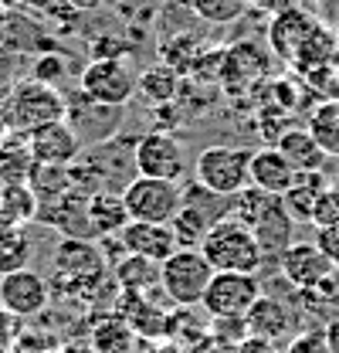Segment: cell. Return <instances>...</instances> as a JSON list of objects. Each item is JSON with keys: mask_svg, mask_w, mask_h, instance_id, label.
Wrapping results in <instances>:
<instances>
[{"mask_svg": "<svg viewBox=\"0 0 339 353\" xmlns=\"http://www.w3.org/2000/svg\"><path fill=\"white\" fill-rule=\"evenodd\" d=\"M68 112V99L38 79H17L0 99V126L10 136H28L38 126L58 123Z\"/></svg>", "mask_w": 339, "mask_h": 353, "instance_id": "6da1fadb", "label": "cell"}, {"mask_svg": "<svg viewBox=\"0 0 339 353\" xmlns=\"http://www.w3.org/2000/svg\"><path fill=\"white\" fill-rule=\"evenodd\" d=\"M268 44H271V51H275L278 58L309 68V65L329 58V51H333V34H329L322 24H316L305 10L285 7V10H278L275 21H271Z\"/></svg>", "mask_w": 339, "mask_h": 353, "instance_id": "7a4b0ae2", "label": "cell"}, {"mask_svg": "<svg viewBox=\"0 0 339 353\" xmlns=\"http://www.w3.org/2000/svg\"><path fill=\"white\" fill-rule=\"evenodd\" d=\"M201 252L211 262L214 272H251V275H258L265 268V255L258 248L254 231L238 218L217 221L207 231Z\"/></svg>", "mask_w": 339, "mask_h": 353, "instance_id": "3957f363", "label": "cell"}, {"mask_svg": "<svg viewBox=\"0 0 339 353\" xmlns=\"http://www.w3.org/2000/svg\"><path fill=\"white\" fill-rule=\"evenodd\" d=\"M194 180L220 197H234L251 183V150L245 146H207L194 160Z\"/></svg>", "mask_w": 339, "mask_h": 353, "instance_id": "277c9868", "label": "cell"}, {"mask_svg": "<svg viewBox=\"0 0 339 353\" xmlns=\"http://www.w3.org/2000/svg\"><path fill=\"white\" fill-rule=\"evenodd\" d=\"M214 268L201 248H176L167 262L160 265V285L173 306H201L204 292L211 285Z\"/></svg>", "mask_w": 339, "mask_h": 353, "instance_id": "5b68a950", "label": "cell"}, {"mask_svg": "<svg viewBox=\"0 0 339 353\" xmlns=\"http://www.w3.org/2000/svg\"><path fill=\"white\" fill-rule=\"evenodd\" d=\"M123 201L132 221H153L170 224L183 208V187L176 180H156V176H132L123 190Z\"/></svg>", "mask_w": 339, "mask_h": 353, "instance_id": "8992f818", "label": "cell"}, {"mask_svg": "<svg viewBox=\"0 0 339 353\" xmlns=\"http://www.w3.org/2000/svg\"><path fill=\"white\" fill-rule=\"evenodd\" d=\"M136 79L123 58H95L88 61L79 75V88L85 99L109 105V109H123L129 105V99L136 95Z\"/></svg>", "mask_w": 339, "mask_h": 353, "instance_id": "52a82bcc", "label": "cell"}, {"mask_svg": "<svg viewBox=\"0 0 339 353\" xmlns=\"http://www.w3.org/2000/svg\"><path fill=\"white\" fill-rule=\"evenodd\" d=\"M261 292H265V285L251 272H214L201 306L214 319H245Z\"/></svg>", "mask_w": 339, "mask_h": 353, "instance_id": "ba28073f", "label": "cell"}, {"mask_svg": "<svg viewBox=\"0 0 339 353\" xmlns=\"http://www.w3.org/2000/svg\"><path fill=\"white\" fill-rule=\"evenodd\" d=\"M187 170L183 143L170 130L143 132L136 139V176H156V180H176Z\"/></svg>", "mask_w": 339, "mask_h": 353, "instance_id": "9c48e42d", "label": "cell"}, {"mask_svg": "<svg viewBox=\"0 0 339 353\" xmlns=\"http://www.w3.org/2000/svg\"><path fill=\"white\" fill-rule=\"evenodd\" d=\"M278 275L296 289V292H305V289H316L322 285L326 279H333L339 268L329 262V255L316 245V241H292L282 259H278Z\"/></svg>", "mask_w": 339, "mask_h": 353, "instance_id": "30bf717a", "label": "cell"}, {"mask_svg": "<svg viewBox=\"0 0 339 353\" xmlns=\"http://www.w3.org/2000/svg\"><path fill=\"white\" fill-rule=\"evenodd\" d=\"M48 299H51V282L31 265L17 268L10 275H0V309H7L10 316H17V319L38 316L48 306Z\"/></svg>", "mask_w": 339, "mask_h": 353, "instance_id": "8fae6325", "label": "cell"}, {"mask_svg": "<svg viewBox=\"0 0 339 353\" xmlns=\"http://www.w3.org/2000/svg\"><path fill=\"white\" fill-rule=\"evenodd\" d=\"M24 143L31 150L34 167H72L75 157L82 153V139H79V132L72 130L68 119L38 126L34 132L24 136Z\"/></svg>", "mask_w": 339, "mask_h": 353, "instance_id": "7c38bea8", "label": "cell"}, {"mask_svg": "<svg viewBox=\"0 0 339 353\" xmlns=\"http://www.w3.org/2000/svg\"><path fill=\"white\" fill-rule=\"evenodd\" d=\"M296 323H298V312L285 299L271 296V292H261L254 299V306L248 309L245 316V326L251 336H261V340H292L296 336Z\"/></svg>", "mask_w": 339, "mask_h": 353, "instance_id": "4fadbf2b", "label": "cell"}, {"mask_svg": "<svg viewBox=\"0 0 339 353\" xmlns=\"http://www.w3.org/2000/svg\"><path fill=\"white\" fill-rule=\"evenodd\" d=\"M251 231H254V238H258V248H261L265 262L278 265L282 252L296 241V238H292V234H296V218L289 214V208H285L282 197H271V201L265 204V211L258 214V221L251 224Z\"/></svg>", "mask_w": 339, "mask_h": 353, "instance_id": "5bb4252c", "label": "cell"}, {"mask_svg": "<svg viewBox=\"0 0 339 353\" xmlns=\"http://www.w3.org/2000/svg\"><path fill=\"white\" fill-rule=\"evenodd\" d=\"M116 238H119L123 252L143 255V259H150V262H156V265H163L180 248L173 228L170 224H153V221H129Z\"/></svg>", "mask_w": 339, "mask_h": 353, "instance_id": "9a60e30c", "label": "cell"}, {"mask_svg": "<svg viewBox=\"0 0 339 353\" xmlns=\"http://www.w3.org/2000/svg\"><path fill=\"white\" fill-rule=\"evenodd\" d=\"M296 176H298V170L289 163V157H285L278 146L251 150V183L258 190L282 197V194L296 183Z\"/></svg>", "mask_w": 339, "mask_h": 353, "instance_id": "2e32d148", "label": "cell"}, {"mask_svg": "<svg viewBox=\"0 0 339 353\" xmlns=\"http://www.w3.org/2000/svg\"><path fill=\"white\" fill-rule=\"evenodd\" d=\"M329 190V180L322 170H302L296 176V183L282 194V201H285V208H289V214L296 221H305V224H312V214H316V204L322 201V194Z\"/></svg>", "mask_w": 339, "mask_h": 353, "instance_id": "e0dca14e", "label": "cell"}, {"mask_svg": "<svg viewBox=\"0 0 339 353\" xmlns=\"http://www.w3.org/2000/svg\"><path fill=\"white\" fill-rule=\"evenodd\" d=\"M129 208L123 201V194L116 190H99L88 197V224H92V234L99 238H112L119 234L123 228L129 224Z\"/></svg>", "mask_w": 339, "mask_h": 353, "instance_id": "ac0fdd59", "label": "cell"}, {"mask_svg": "<svg viewBox=\"0 0 339 353\" xmlns=\"http://www.w3.org/2000/svg\"><path fill=\"white\" fill-rule=\"evenodd\" d=\"M298 312L312 316L316 326L339 323V272L333 275V279H326L322 285L298 292Z\"/></svg>", "mask_w": 339, "mask_h": 353, "instance_id": "d6986e66", "label": "cell"}, {"mask_svg": "<svg viewBox=\"0 0 339 353\" xmlns=\"http://www.w3.org/2000/svg\"><path fill=\"white\" fill-rule=\"evenodd\" d=\"M275 146L289 157V163L296 167L298 174H302V170H322V163H326L322 146L316 143V136L309 130H285L278 136Z\"/></svg>", "mask_w": 339, "mask_h": 353, "instance_id": "ffe728a7", "label": "cell"}, {"mask_svg": "<svg viewBox=\"0 0 339 353\" xmlns=\"http://www.w3.org/2000/svg\"><path fill=\"white\" fill-rule=\"evenodd\" d=\"M112 275H116V282H119L123 292H136V296L150 292V289L160 282L156 262H150V259H143V255H129V252L112 265Z\"/></svg>", "mask_w": 339, "mask_h": 353, "instance_id": "44dd1931", "label": "cell"}, {"mask_svg": "<svg viewBox=\"0 0 339 353\" xmlns=\"http://www.w3.org/2000/svg\"><path fill=\"white\" fill-rule=\"evenodd\" d=\"M34 174V160L31 150L21 139H3L0 143V187H14V183H28Z\"/></svg>", "mask_w": 339, "mask_h": 353, "instance_id": "7402d4cb", "label": "cell"}, {"mask_svg": "<svg viewBox=\"0 0 339 353\" xmlns=\"http://www.w3.org/2000/svg\"><path fill=\"white\" fill-rule=\"evenodd\" d=\"M176 72L170 65H150L139 79H136V95H143L150 105H170L176 99Z\"/></svg>", "mask_w": 339, "mask_h": 353, "instance_id": "603a6c76", "label": "cell"}, {"mask_svg": "<svg viewBox=\"0 0 339 353\" xmlns=\"http://www.w3.org/2000/svg\"><path fill=\"white\" fill-rule=\"evenodd\" d=\"M28 259H31V241L21 231V224L0 221V275L28 268Z\"/></svg>", "mask_w": 339, "mask_h": 353, "instance_id": "cb8c5ba5", "label": "cell"}, {"mask_svg": "<svg viewBox=\"0 0 339 353\" xmlns=\"http://www.w3.org/2000/svg\"><path fill=\"white\" fill-rule=\"evenodd\" d=\"M28 218H38V194L31 190V183L0 187V221L21 224Z\"/></svg>", "mask_w": 339, "mask_h": 353, "instance_id": "d4e9b609", "label": "cell"}, {"mask_svg": "<svg viewBox=\"0 0 339 353\" xmlns=\"http://www.w3.org/2000/svg\"><path fill=\"white\" fill-rule=\"evenodd\" d=\"M132 340H136V333H132V326L123 316H109V319H102L92 330L95 353H129L132 350Z\"/></svg>", "mask_w": 339, "mask_h": 353, "instance_id": "484cf974", "label": "cell"}, {"mask_svg": "<svg viewBox=\"0 0 339 353\" xmlns=\"http://www.w3.org/2000/svg\"><path fill=\"white\" fill-rule=\"evenodd\" d=\"M305 130L316 136V143L322 146L326 157H339V102H322L312 116Z\"/></svg>", "mask_w": 339, "mask_h": 353, "instance_id": "4316f807", "label": "cell"}, {"mask_svg": "<svg viewBox=\"0 0 339 353\" xmlns=\"http://www.w3.org/2000/svg\"><path fill=\"white\" fill-rule=\"evenodd\" d=\"M248 7V0H190V10L207 24H234L245 17Z\"/></svg>", "mask_w": 339, "mask_h": 353, "instance_id": "83f0119b", "label": "cell"}, {"mask_svg": "<svg viewBox=\"0 0 339 353\" xmlns=\"http://www.w3.org/2000/svg\"><path fill=\"white\" fill-rule=\"evenodd\" d=\"M285 353H336V350L329 343L326 326H309V330H298L296 336L289 340Z\"/></svg>", "mask_w": 339, "mask_h": 353, "instance_id": "f1b7e54d", "label": "cell"}, {"mask_svg": "<svg viewBox=\"0 0 339 353\" xmlns=\"http://www.w3.org/2000/svg\"><path fill=\"white\" fill-rule=\"evenodd\" d=\"M65 75H68V61H65V54H58V51L38 54V61H34V68H31V79H38V82L54 85V88H58V82H65Z\"/></svg>", "mask_w": 339, "mask_h": 353, "instance_id": "f546056e", "label": "cell"}, {"mask_svg": "<svg viewBox=\"0 0 339 353\" xmlns=\"http://www.w3.org/2000/svg\"><path fill=\"white\" fill-rule=\"evenodd\" d=\"M312 224H316V228H329V224H339V201L333 197V190H326V194H322V201L316 204Z\"/></svg>", "mask_w": 339, "mask_h": 353, "instance_id": "4dcf8cb0", "label": "cell"}, {"mask_svg": "<svg viewBox=\"0 0 339 353\" xmlns=\"http://www.w3.org/2000/svg\"><path fill=\"white\" fill-rule=\"evenodd\" d=\"M316 245L329 255V262L339 268V224H329V228H316Z\"/></svg>", "mask_w": 339, "mask_h": 353, "instance_id": "1f68e13d", "label": "cell"}, {"mask_svg": "<svg viewBox=\"0 0 339 353\" xmlns=\"http://www.w3.org/2000/svg\"><path fill=\"white\" fill-rule=\"evenodd\" d=\"M234 353H285V350H278V343H271V340H261V336H245L238 347H234Z\"/></svg>", "mask_w": 339, "mask_h": 353, "instance_id": "d6a6232c", "label": "cell"}, {"mask_svg": "<svg viewBox=\"0 0 339 353\" xmlns=\"http://www.w3.org/2000/svg\"><path fill=\"white\" fill-rule=\"evenodd\" d=\"M248 3L258 7V10H268V14H278V10L289 7V0H248Z\"/></svg>", "mask_w": 339, "mask_h": 353, "instance_id": "836d02e7", "label": "cell"}, {"mask_svg": "<svg viewBox=\"0 0 339 353\" xmlns=\"http://www.w3.org/2000/svg\"><path fill=\"white\" fill-rule=\"evenodd\" d=\"M68 7H75L79 14H88V10H99V7H105L109 0H65Z\"/></svg>", "mask_w": 339, "mask_h": 353, "instance_id": "e575fe53", "label": "cell"}, {"mask_svg": "<svg viewBox=\"0 0 339 353\" xmlns=\"http://www.w3.org/2000/svg\"><path fill=\"white\" fill-rule=\"evenodd\" d=\"M54 3H58V0H24V10H51V7H54Z\"/></svg>", "mask_w": 339, "mask_h": 353, "instance_id": "d590c367", "label": "cell"}, {"mask_svg": "<svg viewBox=\"0 0 339 353\" xmlns=\"http://www.w3.org/2000/svg\"><path fill=\"white\" fill-rule=\"evenodd\" d=\"M326 333H329V343H333V350L339 353V323H329V326H326Z\"/></svg>", "mask_w": 339, "mask_h": 353, "instance_id": "8d00e7d4", "label": "cell"}, {"mask_svg": "<svg viewBox=\"0 0 339 353\" xmlns=\"http://www.w3.org/2000/svg\"><path fill=\"white\" fill-rule=\"evenodd\" d=\"M3 10H24V0H0Z\"/></svg>", "mask_w": 339, "mask_h": 353, "instance_id": "74e56055", "label": "cell"}, {"mask_svg": "<svg viewBox=\"0 0 339 353\" xmlns=\"http://www.w3.org/2000/svg\"><path fill=\"white\" fill-rule=\"evenodd\" d=\"M329 190H333V197H336V201H339V176H336V180H333V183H329Z\"/></svg>", "mask_w": 339, "mask_h": 353, "instance_id": "f35d334b", "label": "cell"}, {"mask_svg": "<svg viewBox=\"0 0 339 353\" xmlns=\"http://www.w3.org/2000/svg\"><path fill=\"white\" fill-rule=\"evenodd\" d=\"M3 21H7V10H3V7H0V28H3Z\"/></svg>", "mask_w": 339, "mask_h": 353, "instance_id": "ab89813d", "label": "cell"}, {"mask_svg": "<svg viewBox=\"0 0 339 353\" xmlns=\"http://www.w3.org/2000/svg\"><path fill=\"white\" fill-rule=\"evenodd\" d=\"M7 136H10V132L3 130V126H0V143H3V139H7Z\"/></svg>", "mask_w": 339, "mask_h": 353, "instance_id": "60d3db41", "label": "cell"}]
</instances>
